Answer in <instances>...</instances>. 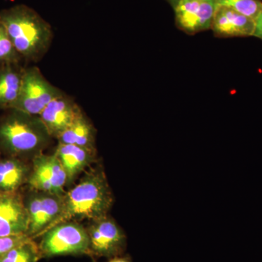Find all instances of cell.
Wrapping results in <instances>:
<instances>
[{"instance_id":"6da1fadb","label":"cell","mask_w":262,"mask_h":262,"mask_svg":"<svg viewBox=\"0 0 262 262\" xmlns=\"http://www.w3.org/2000/svg\"><path fill=\"white\" fill-rule=\"evenodd\" d=\"M0 116V153L32 162L51 144L49 132L39 115L5 110Z\"/></svg>"},{"instance_id":"7a4b0ae2","label":"cell","mask_w":262,"mask_h":262,"mask_svg":"<svg viewBox=\"0 0 262 262\" xmlns=\"http://www.w3.org/2000/svg\"><path fill=\"white\" fill-rule=\"evenodd\" d=\"M0 20L24 61L37 63L49 51L51 26L30 7L17 5L1 10Z\"/></svg>"},{"instance_id":"3957f363","label":"cell","mask_w":262,"mask_h":262,"mask_svg":"<svg viewBox=\"0 0 262 262\" xmlns=\"http://www.w3.org/2000/svg\"><path fill=\"white\" fill-rule=\"evenodd\" d=\"M113 203V192L104 172L101 168L91 169L63 194L61 215L51 227L61 222L98 220L108 215Z\"/></svg>"},{"instance_id":"277c9868","label":"cell","mask_w":262,"mask_h":262,"mask_svg":"<svg viewBox=\"0 0 262 262\" xmlns=\"http://www.w3.org/2000/svg\"><path fill=\"white\" fill-rule=\"evenodd\" d=\"M38 246L42 258L88 255L89 234L80 222H61L42 233Z\"/></svg>"},{"instance_id":"5b68a950","label":"cell","mask_w":262,"mask_h":262,"mask_svg":"<svg viewBox=\"0 0 262 262\" xmlns=\"http://www.w3.org/2000/svg\"><path fill=\"white\" fill-rule=\"evenodd\" d=\"M63 94L46 80L37 67H27L24 68L20 94L13 108L39 115L48 103Z\"/></svg>"},{"instance_id":"8992f818","label":"cell","mask_w":262,"mask_h":262,"mask_svg":"<svg viewBox=\"0 0 262 262\" xmlns=\"http://www.w3.org/2000/svg\"><path fill=\"white\" fill-rule=\"evenodd\" d=\"M23 198L29 218L27 235L34 239L40 237L61 215L63 195L29 189Z\"/></svg>"},{"instance_id":"52a82bcc","label":"cell","mask_w":262,"mask_h":262,"mask_svg":"<svg viewBox=\"0 0 262 262\" xmlns=\"http://www.w3.org/2000/svg\"><path fill=\"white\" fill-rule=\"evenodd\" d=\"M86 229L89 238V256L110 259L124 255L127 248L126 234L112 217L107 215L91 221Z\"/></svg>"},{"instance_id":"ba28073f","label":"cell","mask_w":262,"mask_h":262,"mask_svg":"<svg viewBox=\"0 0 262 262\" xmlns=\"http://www.w3.org/2000/svg\"><path fill=\"white\" fill-rule=\"evenodd\" d=\"M31 166L27 184L29 189L59 195L65 194L67 174L56 155H38L31 162Z\"/></svg>"},{"instance_id":"9c48e42d","label":"cell","mask_w":262,"mask_h":262,"mask_svg":"<svg viewBox=\"0 0 262 262\" xmlns=\"http://www.w3.org/2000/svg\"><path fill=\"white\" fill-rule=\"evenodd\" d=\"M216 0H180L174 7L177 27L188 34L211 29Z\"/></svg>"},{"instance_id":"30bf717a","label":"cell","mask_w":262,"mask_h":262,"mask_svg":"<svg viewBox=\"0 0 262 262\" xmlns=\"http://www.w3.org/2000/svg\"><path fill=\"white\" fill-rule=\"evenodd\" d=\"M29 218L20 192L0 193V236L27 234Z\"/></svg>"},{"instance_id":"8fae6325","label":"cell","mask_w":262,"mask_h":262,"mask_svg":"<svg viewBox=\"0 0 262 262\" xmlns=\"http://www.w3.org/2000/svg\"><path fill=\"white\" fill-rule=\"evenodd\" d=\"M82 113L75 100L63 94L48 103L39 116L51 137L57 139Z\"/></svg>"},{"instance_id":"7c38bea8","label":"cell","mask_w":262,"mask_h":262,"mask_svg":"<svg viewBox=\"0 0 262 262\" xmlns=\"http://www.w3.org/2000/svg\"><path fill=\"white\" fill-rule=\"evenodd\" d=\"M211 29L219 37H251L254 33L255 20L230 8L218 6Z\"/></svg>"},{"instance_id":"4fadbf2b","label":"cell","mask_w":262,"mask_h":262,"mask_svg":"<svg viewBox=\"0 0 262 262\" xmlns=\"http://www.w3.org/2000/svg\"><path fill=\"white\" fill-rule=\"evenodd\" d=\"M96 153L81 146L58 143L54 155L64 169L67 186L70 185L84 169L94 163Z\"/></svg>"},{"instance_id":"5bb4252c","label":"cell","mask_w":262,"mask_h":262,"mask_svg":"<svg viewBox=\"0 0 262 262\" xmlns=\"http://www.w3.org/2000/svg\"><path fill=\"white\" fill-rule=\"evenodd\" d=\"M31 168L30 162L13 157L0 158V193L18 192L27 185Z\"/></svg>"},{"instance_id":"9a60e30c","label":"cell","mask_w":262,"mask_h":262,"mask_svg":"<svg viewBox=\"0 0 262 262\" xmlns=\"http://www.w3.org/2000/svg\"><path fill=\"white\" fill-rule=\"evenodd\" d=\"M24 67L21 64L0 67V110L13 108L21 88Z\"/></svg>"},{"instance_id":"2e32d148","label":"cell","mask_w":262,"mask_h":262,"mask_svg":"<svg viewBox=\"0 0 262 262\" xmlns=\"http://www.w3.org/2000/svg\"><path fill=\"white\" fill-rule=\"evenodd\" d=\"M57 139L61 144H73L96 152V130L83 113Z\"/></svg>"},{"instance_id":"e0dca14e","label":"cell","mask_w":262,"mask_h":262,"mask_svg":"<svg viewBox=\"0 0 262 262\" xmlns=\"http://www.w3.org/2000/svg\"><path fill=\"white\" fill-rule=\"evenodd\" d=\"M41 258L39 246L29 239L5 253L0 262H38Z\"/></svg>"},{"instance_id":"ac0fdd59","label":"cell","mask_w":262,"mask_h":262,"mask_svg":"<svg viewBox=\"0 0 262 262\" xmlns=\"http://www.w3.org/2000/svg\"><path fill=\"white\" fill-rule=\"evenodd\" d=\"M217 6L225 7L256 20L262 10L261 0H216Z\"/></svg>"},{"instance_id":"d6986e66","label":"cell","mask_w":262,"mask_h":262,"mask_svg":"<svg viewBox=\"0 0 262 262\" xmlns=\"http://www.w3.org/2000/svg\"><path fill=\"white\" fill-rule=\"evenodd\" d=\"M21 56L15 49L6 29L0 20V67L8 64H20Z\"/></svg>"},{"instance_id":"ffe728a7","label":"cell","mask_w":262,"mask_h":262,"mask_svg":"<svg viewBox=\"0 0 262 262\" xmlns=\"http://www.w3.org/2000/svg\"><path fill=\"white\" fill-rule=\"evenodd\" d=\"M32 239L27 234L14 236H0V259L2 257L18 245Z\"/></svg>"},{"instance_id":"44dd1931","label":"cell","mask_w":262,"mask_h":262,"mask_svg":"<svg viewBox=\"0 0 262 262\" xmlns=\"http://www.w3.org/2000/svg\"><path fill=\"white\" fill-rule=\"evenodd\" d=\"M253 37L262 40V10L257 18L255 20V30Z\"/></svg>"},{"instance_id":"7402d4cb","label":"cell","mask_w":262,"mask_h":262,"mask_svg":"<svg viewBox=\"0 0 262 262\" xmlns=\"http://www.w3.org/2000/svg\"><path fill=\"white\" fill-rule=\"evenodd\" d=\"M107 262H132V260H131V258L128 255H126V256L122 255V256L110 258Z\"/></svg>"},{"instance_id":"603a6c76","label":"cell","mask_w":262,"mask_h":262,"mask_svg":"<svg viewBox=\"0 0 262 262\" xmlns=\"http://www.w3.org/2000/svg\"><path fill=\"white\" fill-rule=\"evenodd\" d=\"M167 1L168 2L169 4L171 5V6L174 8V7L177 5V3H178L180 0H167Z\"/></svg>"},{"instance_id":"cb8c5ba5","label":"cell","mask_w":262,"mask_h":262,"mask_svg":"<svg viewBox=\"0 0 262 262\" xmlns=\"http://www.w3.org/2000/svg\"><path fill=\"white\" fill-rule=\"evenodd\" d=\"M1 155H2L1 153H0V158H1Z\"/></svg>"}]
</instances>
